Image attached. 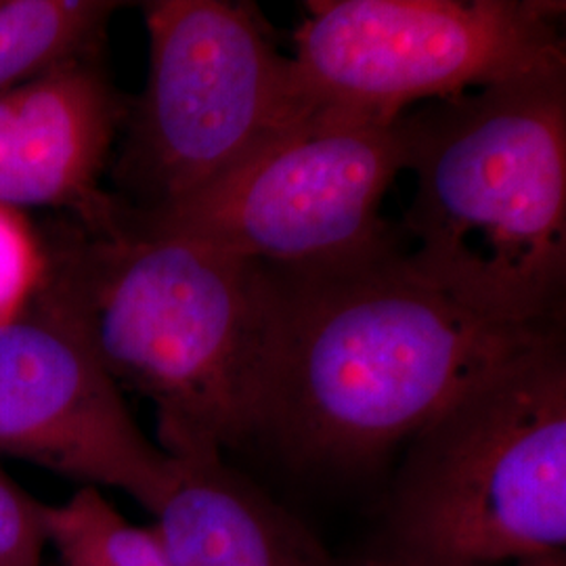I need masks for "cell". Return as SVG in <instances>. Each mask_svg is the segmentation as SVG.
Instances as JSON below:
<instances>
[{"instance_id":"52a82bcc","label":"cell","mask_w":566,"mask_h":566,"mask_svg":"<svg viewBox=\"0 0 566 566\" xmlns=\"http://www.w3.org/2000/svg\"><path fill=\"white\" fill-rule=\"evenodd\" d=\"M563 18L556 0H311L290 60L308 107L399 120L563 67Z\"/></svg>"},{"instance_id":"5b68a950","label":"cell","mask_w":566,"mask_h":566,"mask_svg":"<svg viewBox=\"0 0 566 566\" xmlns=\"http://www.w3.org/2000/svg\"><path fill=\"white\" fill-rule=\"evenodd\" d=\"M143 15L149 72L128 105L112 196L156 212L219 181L308 105L252 2L154 0Z\"/></svg>"},{"instance_id":"ba28073f","label":"cell","mask_w":566,"mask_h":566,"mask_svg":"<svg viewBox=\"0 0 566 566\" xmlns=\"http://www.w3.org/2000/svg\"><path fill=\"white\" fill-rule=\"evenodd\" d=\"M0 455L122 491L151 516L172 485V458L145 437L81 332L30 292L0 319Z\"/></svg>"},{"instance_id":"3957f363","label":"cell","mask_w":566,"mask_h":566,"mask_svg":"<svg viewBox=\"0 0 566 566\" xmlns=\"http://www.w3.org/2000/svg\"><path fill=\"white\" fill-rule=\"evenodd\" d=\"M403 261L493 319L565 325L566 65L403 116Z\"/></svg>"},{"instance_id":"5bb4252c","label":"cell","mask_w":566,"mask_h":566,"mask_svg":"<svg viewBox=\"0 0 566 566\" xmlns=\"http://www.w3.org/2000/svg\"><path fill=\"white\" fill-rule=\"evenodd\" d=\"M512 566H566V549L565 552H552V554H544V556L526 558V560H521V563Z\"/></svg>"},{"instance_id":"8992f818","label":"cell","mask_w":566,"mask_h":566,"mask_svg":"<svg viewBox=\"0 0 566 566\" xmlns=\"http://www.w3.org/2000/svg\"><path fill=\"white\" fill-rule=\"evenodd\" d=\"M403 170V116L308 107L182 202L156 212L116 202L128 223L147 231L189 235L271 271L306 273L401 248L380 208Z\"/></svg>"},{"instance_id":"4fadbf2b","label":"cell","mask_w":566,"mask_h":566,"mask_svg":"<svg viewBox=\"0 0 566 566\" xmlns=\"http://www.w3.org/2000/svg\"><path fill=\"white\" fill-rule=\"evenodd\" d=\"M46 506L0 468V566H42Z\"/></svg>"},{"instance_id":"7c38bea8","label":"cell","mask_w":566,"mask_h":566,"mask_svg":"<svg viewBox=\"0 0 566 566\" xmlns=\"http://www.w3.org/2000/svg\"><path fill=\"white\" fill-rule=\"evenodd\" d=\"M46 531L61 566H172L151 528L128 523L95 486L46 506Z\"/></svg>"},{"instance_id":"277c9868","label":"cell","mask_w":566,"mask_h":566,"mask_svg":"<svg viewBox=\"0 0 566 566\" xmlns=\"http://www.w3.org/2000/svg\"><path fill=\"white\" fill-rule=\"evenodd\" d=\"M401 451L361 565L512 566L565 552V329L493 365Z\"/></svg>"},{"instance_id":"8fae6325","label":"cell","mask_w":566,"mask_h":566,"mask_svg":"<svg viewBox=\"0 0 566 566\" xmlns=\"http://www.w3.org/2000/svg\"><path fill=\"white\" fill-rule=\"evenodd\" d=\"M120 2L0 0V93L74 61L99 57Z\"/></svg>"},{"instance_id":"9c48e42d","label":"cell","mask_w":566,"mask_h":566,"mask_svg":"<svg viewBox=\"0 0 566 566\" xmlns=\"http://www.w3.org/2000/svg\"><path fill=\"white\" fill-rule=\"evenodd\" d=\"M126 114L99 57L0 93V210L102 212L99 179Z\"/></svg>"},{"instance_id":"7a4b0ae2","label":"cell","mask_w":566,"mask_h":566,"mask_svg":"<svg viewBox=\"0 0 566 566\" xmlns=\"http://www.w3.org/2000/svg\"><path fill=\"white\" fill-rule=\"evenodd\" d=\"M30 294L81 332L116 385L154 403L166 455H223L256 439L275 311L263 264L128 223L114 200L36 248Z\"/></svg>"},{"instance_id":"30bf717a","label":"cell","mask_w":566,"mask_h":566,"mask_svg":"<svg viewBox=\"0 0 566 566\" xmlns=\"http://www.w3.org/2000/svg\"><path fill=\"white\" fill-rule=\"evenodd\" d=\"M149 528L172 566H364L334 556L223 455L172 458V485Z\"/></svg>"},{"instance_id":"6da1fadb","label":"cell","mask_w":566,"mask_h":566,"mask_svg":"<svg viewBox=\"0 0 566 566\" xmlns=\"http://www.w3.org/2000/svg\"><path fill=\"white\" fill-rule=\"evenodd\" d=\"M401 252L269 269L275 311L256 439L287 464L374 472L493 365L565 329L493 319L416 275Z\"/></svg>"}]
</instances>
